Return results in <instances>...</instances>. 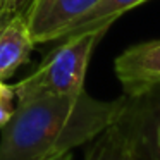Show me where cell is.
<instances>
[{"label":"cell","instance_id":"ba28073f","mask_svg":"<svg viewBox=\"0 0 160 160\" xmlns=\"http://www.w3.org/2000/svg\"><path fill=\"white\" fill-rule=\"evenodd\" d=\"M145 2L146 0H100L91 11H88L81 19H78L60 40L72 35H79V33L93 31V29L110 28L112 22H115L122 14Z\"/></svg>","mask_w":160,"mask_h":160},{"label":"cell","instance_id":"3957f363","mask_svg":"<svg viewBox=\"0 0 160 160\" xmlns=\"http://www.w3.org/2000/svg\"><path fill=\"white\" fill-rule=\"evenodd\" d=\"M124 97L115 122L150 160H160V83Z\"/></svg>","mask_w":160,"mask_h":160},{"label":"cell","instance_id":"52a82bcc","mask_svg":"<svg viewBox=\"0 0 160 160\" xmlns=\"http://www.w3.org/2000/svg\"><path fill=\"white\" fill-rule=\"evenodd\" d=\"M83 160H150L134 145L128 132L112 122L105 131L93 138L86 146Z\"/></svg>","mask_w":160,"mask_h":160},{"label":"cell","instance_id":"7c38bea8","mask_svg":"<svg viewBox=\"0 0 160 160\" xmlns=\"http://www.w3.org/2000/svg\"><path fill=\"white\" fill-rule=\"evenodd\" d=\"M11 18H12V16H9V14H2V12H0V29L4 28V26H5V22H7Z\"/></svg>","mask_w":160,"mask_h":160},{"label":"cell","instance_id":"7a4b0ae2","mask_svg":"<svg viewBox=\"0 0 160 160\" xmlns=\"http://www.w3.org/2000/svg\"><path fill=\"white\" fill-rule=\"evenodd\" d=\"M108 28L79 33L59 40L60 45L50 50L29 76L12 86L16 102L43 95H78L84 91L91 53Z\"/></svg>","mask_w":160,"mask_h":160},{"label":"cell","instance_id":"277c9868","mask_svg":"<svg viewBox=\"0 0 160 160\" xmlns=\"http://www.w3.org/2000/svg\"><path fill=\"white\" fill-rule=\"evenodd\" d=\"M100 0H33L24 19L33 42H59L66 31Z\"/></svg>","mask_w":160,"mask_h":160},{"label":"cell","instance_id":"4fadbf2b","mask_svg":"<svg viewBox=\"0 0 160 160\" xmlns=\"http://www.w3.org/2000/svg\"><path fill=\"white\" fill-rule=\"evenodd\" d=\"M4 88H5V84H4V81H0V91L4 90Z\"/></svg>","mask_w":160,"mask_h":160},{"label":"cell","instance_id":"5b68a950","mask_svg":"<svg viewBox=\"0 0 160 160\" xmlns=\"http://www.w3.org/2000/svg\"><path fill=\"white\" fill-rule=\"evenodd\" d=\"M114 71L124 95H136L153 84L160 83V40L126 48L117 55Z\"/></svg>","mask_w":160,"mask_h":160},{"label":"cell","instance_id":"8fae6325","mask_svg":"<svg viewBox=\"0 0 160 160\" xmlns=\"http://www.w3.org/2000/svg\"><path fill=\"white\" fill-rule=\"evenodd\" d=\"M48 160H72V153H71V152H66V153H62V155L52 157V158H48Z\"/></svg>","mask_w":160,"mask_h":160},{"label":"cell","instance_id":"9c48e42d","mask_svg":"<svg viewBox=\"0 0 160 160\" xmlns=\"http://www.w3.org/2000/svg\"><path fill=\"white\" fill-rule=\"evenodd\" d=\"M16 108V95L12 86H7L0 91V128L11 119L12 112Z\"/></svg>","mask_w":160,"mask_h":160},{"label":"cell","instance_id":"30bf717a","mask_svg":"<svg viewBox=\"0 0 160 160\" xmlns=\"http://www.w3.org/2000/svg\"><path fill=\"white\" fill-rule=\"evenodd\" d=\"M33 0H0V12L9 16L24 14Z\"/></svg>","mask_w":160,"mask_h":160},{"label":"cell","instance_id":"8992f818","mask_svg":"<svg viewBox=\"0 0 160 160\" xmlns=\"http://www.w3.org/2000/svg\"><path fill=\"white\" fill-rule=\"evenodd\" d=\"M33 42L24 14H16L0 29V81L11 78L29 60Z\"/></svg>","mask_w":160,"mask_h":160},{"label":"cell","instance_id":"6da1fadb","mask_svg":"<svg viewBox=\"0 0 160 160\" xmlns=\"http://www.w3.org/2000/svg\"><path fill=\"white\" fill-rule=\"evenodd\" d=\"M124 100H97L81 91L16 102L0 128V160H48L88 145L119 117Z\"/></svg>","mask_w":160,"mask_h":160}]
</instances>
